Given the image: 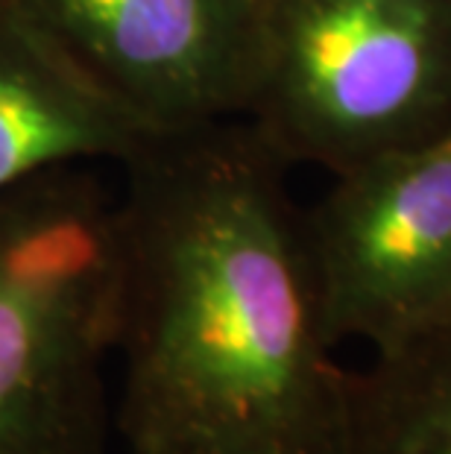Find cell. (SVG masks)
<instances>
[{"instance_id": "obj_1", "label": "cell", "mask_w": 451, "mask_h": 454, "mask_svg": "<svg viewBox=\"0 0 451 454\" xmlns=\"http://www.w3.org/2000/svg\"><path fill=\"white\" fill-rule=\"evenodd\" d=\"M287 168L244 121L161 135L118 168L127 454H343L349 370Z\"/></svg>"}, {"instance_id": "obj_2", "label": "cell", "mask_w": 451, "mask_h": 454, "mask_svg": "<svg viewBox=\"0 0 451 454\" xmlns=\"http://www.w3.org/2000/svg\"><path fill=\"white\" fill-rule=\"evenodd\" d=\"M105 168L0 191V454H109L121 182Z\"/></svg>"}, {"instance_id": "obj_3", "label": "cell", "mask_w": 451, "mask_h": 454, "mask_svg": "<svg viewBox=\"0 0 451 454\" xmlns=\"http://www.w3.org/2000/svg\"><path fill=\"white\" fill-rule=\"evenodd\" d=\"M241 121L331 176L451 132V0H264Z\"/></svg>"}, {"instance_id": "obj_4", "label": "cell", "mask_w": 451, "mask_h": 454, "mask_svg": "<svg viewBox=\"0 0 451 454\" xmlns=\"http://www.w3.org/2000/svg\"><path fill=\"white\" fill-rule=\"evenodd\" d=\"M302 223L338 349L384 352L451 317V132L334 173Z\"/></svg>"}, {"instance_id": "obj_5", "label": "cell", "mask_w": 451, "mask_h": 454, "mask_svg": "<svg viewBox=\"0 0 451 454\" xmlns=\"http://www.w3.org/2000/svg\"><path fill=\"white\" fill-rule=\"evenodd\" d=\"M152 132L241 121L264 0H15Z\"/></svg>"}, {"instance_id": "obj_6", "label": "cell", "mask_w": 451, "mask_h": 454, "mask_svg": "<svg viewBox=\"0 0 451 454\" xmlns=\"http://www.w3.org/2000/svg\"><path fill=\"white\" fill-rule=\"evenodd\" d=\"M156 138L15 0L0 6V191L65 164L123 168Z\"/></svg>"}, {"instance_id": "obj_7", "label": "cell", "mask_w": 451, "mask_h": 454, "mask_svg": "<svg viewBox=\"0 0 451 454\" xmlns=\"http://www.w3.org/2000/svg\"><path fill=\"white\" fill-rule=\"evenodd\" d=\"M343 454H451V317L349 370Z\"/></svg>"}, {"instance_id": "obj_8", "label": "cell", "mask_w": 451, "mask_h": 454, "mask_svg": "<svg viewBox=\"0 0 451 454\" xmlns=\"http://www.w3.org/2000/svg\"><path fill=\"white\" fill-rule=\"evenodd\" d=\"M4 4H9V0H0V6H4Z\"/></svg>"}]
</instances>
